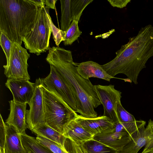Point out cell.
Listing matches in <instances>:
<instances>
[{
	"mask_svg": "<svg viewBox=\"0 0 153 153\" xmlns=\"http://www.w3.org/2000/svg\"><path fill=\"white\" fill-rule=\"evenodd\" d=\"M46 60L70 86L76 101V112L86 118L97 117L94 109L101 104L94 85L78 74L71 51L59 47L50 48Z\"/></svg>",
	"mask_w": 153,
	"mask_h": 153,
	"instance_id": "6da1fadb",
	"label": "cell"
},
{
	"mask_svg": "<svg viewBox=\"0 0 153 153\" xmlns=\"http://www.w3.org/2000/svg\"><path fill=\"white\" fill-rule=\"evenodd\" d=\"M128 39L116 52L115 57L102 66L111 76L123 74L137 84L140 72L153 56V26L149 25L141 27L136 36Z\"/></svg>",
	"mask_w": 153,
	"mask_h": 153,
	"instance_id": "7a4b0ae2",
	"label": "cell"
},
{
	"mask_svg": "<svg viewBox=\"0 0 153 153\" xmlns=\"http://www.w3.org/2000/svg\"><path fill=\"white\" fill-rule=\"evenodd\" d=\"M40 6L33 0H0V32L21 45L35 24Z\"/></svg>",
	"mask_w": 153,
	"mask_h": 153,
	"instance_id": "3957f363",
	"label": "cell"
},
{
	"mask_svg": "<svg viewBox=\"0 0 153 153\" xmlns=\"http://www.w3.org/2000/svg\"><path fill=\"white\" fill-rule=\"evenodd\" d=\"M45 123L62 134L65 126L78 114L54 94L42 86Z\"/></svg>",
	"mask_w": 153,
	"mask_h": 153,
	"instance_id": "277c9868",
	"label": "cell"
},
{
	"mask_svg": "<svg viewBox=\"0 0 153 153\" xmlns=\"http://www.w3.org/2000/svg\"><path fill=\"white\" fill-rule=\"evenodd\" d=\"M49 8L45 5L39 7L35 24L23 42L30 53L39 56L50 48L49 40L52 30L48 17Z\"/></svg>",
	"mask_w": 153,
	"mask_h": 153,
	"instance_id": "5b68a950",
	"label": "cell"
},
{
	"mask_svg": "<svg viewBox=\"0 0 153 153\" xmlns=\"http://www.w3.org/2000/svg\"><path fill=\"white\" fill-rule=\"evenodd\" d=\"M27 50L21 45L14 42L12 46L10 62L4 65V74L8 78L29 80L27 71V60L30 57Z\"/></svg>",
	"mask_w": 153,
	"mask_h": 153,
	"instance_id": "8992f818",
	"label": "cell"
},
{
	"mask_svg": "<svg viewBox=\"0 0 153 153\" xmlns=\"http://www.w3.org/2000/svg\"><path fill=\"white\" fill-rule=\"evenodd\" d=\"M50 66L49 74L46 77L41 79L42 85L60 98L76 112V101L70 86L54 67L51 65Z\"/></svg>",
	"mask_w": 153,
	"mask_h": 153,
	"instance_id": "52a82bcc",
	"label": "cell"
},
{
	"mask_svg": "<svg viewBox=\"0 0 153 153\" xmlns=\"http://www.w3.org/2000/svg\"><path fill=\"white\" fill-rule=\"evenodd\" d=\"M96 91L103 109V116L116 123L119 122L117 112L118 105L121 102L122 93L116 90L114 85H94Z\"/></svg>",
	"mask_w": 153,
	"mask_h": 153,
	"instance_id": "ba28073f",
	"label": "cell"
},
{
	"mask_svg": "<svg viewBox=\"0 0 153 153\" xmlns=\"http://www.w3.org/2000/svg\"><path fill=\"white\" fill-rule=\"evenodd\" d=\"M35 83L34 94L28 104L30 109L26 110V114L27 127L31 131L45 123L41 78L37 79Z\"/></svg>",
	"mask_w": 153,
	"mask_h": 153,
	"instance_id": "9c48e42d",
	"label": "cell"
},
{
	"mask_svg": "<svg viewBox=\"0 0 153 153\" xmlns=\"http://www.w3.org/2000/svg\"><path fill=\"white\" fill-rule=\"evenodd\" d=\"M93 139L120 152L131 140V136L118 122L115 123L113 128L94 135Z\"/></svg>",
	"mask_w": 153,
	"mask_h": 153,
	"instance_id": "30bf717a",
	"label": "cell"
},
{
	"mask_svg": "<svg viewBox=\"0 0 153 153\" xmlns=\"http://www.w3.org/2000/svg\"><path fill=\"white\" fill-rule=\"evenodd\" d=\"M35 84L29 80L8 78L5 85L11 91L13 100L28 104L34 94Z\"/></svg>",
	"mask_w": 153,
	"mask_h": 153,
	"instance_id": "8fae6325",
	"label": "cell"
},
{
	"mask_svg": "<svg viewBox=\"0 0 153 153\" xmlns=\"http://www.w3.org/2000/svg\"><path fill=\"white\" fill-rule=\"evenodd\" d=\"M76 120L88 132L94 136L114 128L115 123L108 117L102 115L95 118H86L78 114Z\"/></svg>",
	"mask_w": 153,
	"mask_h": 153,
	"instance_id": "7c38bea8",
	"label": "cell"
},
{
	"mask_svg": "<svg viewBox=\"0 0 153 153\" xmlns=\"http://www.w3.org/2000/svg\"><path fill=\"white\" fill-rule=\"evenodd\" d=\"M153 120L150 119L146 128L143 126L131 135V140L119 153H138L145 146L152 133Z\"/></svg>",
	"mask_w": 153,
	"mask_h": 153,
	"instance_id": "4fadbf2b",
	"label": "cell"
},
{
	"mask_svg": "<svg viewBox=\"0 0 153 153\" xmlns=\"http://www.w3.org/2000/svg\"><path fill=\"white\" fill-rule=\"evenodd\" d=\"M10 113L5 123L15 127L19 134L25 131L27 128L26 121L27 104L13 100L9 101Z\"/></svg>",
	"mask_w": 153,
	"mask_h": 153,
	"instance_id": "5bb4252c",
	"label": "cell"
},
{
	"mask_svg": "<svg viewBox=\"0 0 153 153\" xmlns=\"http://www.w3.org/2000/svg\"><path fill=\"white\" fill-rule=\"evenodd\" d=\"M76 70L83 78L88 79L91 77L97 78L110 82L111 79L115 78L108 74L97 63L89 61L75 64Z\"/></svg>",
	"mask_w": 153,
	"mask_h": 153,
	"instance_id": "9a60e30c",
	"label": "cell"
},
{
	"mask_svg": "<svg viewBox=\"0 0 153 153\" xmlns=\"http://www.w3.org/2000/svg\"><path fill=\"white\" fill-rule=\"evenodd\" d=\"M37 140L54 153H85L81 144L66 138L64 147L44 138L37 136Z\"/></svg>",
	"mask_w": 153,
	"mask_h": 153,
	"instance_id": "2e32d148",
	"label": "cell"
},
{
	"mask_svg": "<svg viewBox=\"0 0 153 153\" xmlns=\"http://www.w3.org/2000/svg\"><path fill=\"white\" fill-rule=\"evenodd\" d=\"M62 134L66 138L79 144L93 139L94 137L82 126L75 118L66 125Z\"/></svg>",
	"mask_w": 153,
	"mask_h": 153,
	"instance_id": "e0dca14e",
	"label": "cell"
},
{
	"mask_svg": "<svg viewBox=\"0 0 153 153\" xmlns=\"http://www.w3.org/2000/svg\"><path fill=\"white\" fill-rule=\"evenodd\" d=\"M6 128L5 153H27L22 145L19 134L16 128L6 124Z\"/></svg>",
	"mask_w": 153,
	"mask_h": 153,
	"instance_id": "ac0fdd59",
	"label": "cell"
},
{
	"mask_svg": "<svg viewBox=\"0 0 153 153\" xmlns=\"http://www.w3.org/2000/svg\"><path fill=\"white\" fill-rule=\"evenodd\" d=\"M31 131L37 136L53 142L63 147L66 139L62 134L52 128L45 123L40 125Z\"/></svg>",
	"mask_w": 153,
	"mask_h": 153,
	"instance_id": "d6986e66",
	"label": "cell"
},
{
	"mask_svg": "<svg viewBox=\"0 0 153 153\" xmlns=\"http://www.w3.org/2000/svg\"><path fill=\"white\" fill-rule=\"evenodd\" d=\"M19 135L22 145L27 153H54L38 142L36 138L27 135L25 131Z\"/></svg>",
	"mask_w": 153,
	"mask_h": 153,
	"instance_id": "ffe728a7",
	"label": "cell"
},
{
	"mask_svg": "<svg viewBox=\"0 0 153 153\" xmlns=\"http://www.w3.org/2000/svg\"><path fill=\"white\" fill-rule=\"evenodd\" d=\"M81 144L85 153H119L115 149L93 138Z\"/></svg>",
	"mask_w": 153,
	"mask_h": 153,
	"instance_id": "44dd1931",
	"label": "cell"
},
{
	"mask_svg": "<svg viewBox=\"0 0 153 153\" xmlns=\"http://www.w3.org/2000/svg\"><path fill=\"white\" fill-rule=\"evenodd\" d=\"M61 16L60 29L66 31L69 28L72 21L71 10V0H60Z\"/></svg>",
	"mask_w": 153,
	"mask_h": 153,
	"instance_id": "7402d4cb",
	"label": "cell"
},
{
	"mask_svg": "<svg viewBox=\"0 0 153 153\" xmlns=\"http://www.w3.org/2000/svg\"><path fill=\"white\" fill-rule=\"evenodd\" d=\"M93 0H71V10L72 21H79L82 13Z\"/></svg>",
	"mask_w": 153,
	"mask_h": 153,
	"instance_id": "603a6c76",
	"label": "cell"
},
{
	"mask_svg": "<svg viewBox=\"0 0 153 153\" xmlns=\"http://www.w3.org/2000/svg\"><path fill=\"white\" fill-rule=\"evenodd\" d=\"M78 22L75 20L72 21L68 29L65 31L64 40L63 41L65 45H71L82 34L79 30Z\"/></svg>",
	"mask_w": 153,
	"mask_h": 153,
	"instance_id": "cb8c5ba5",
	"label": "cell"
},
{
	"mask_svg": "<svg viewBox=\"0 0 153 153\" xmlns=\"http://www.w3.org/2000/svg\"><path fill=\"white\" fill-rule=\"evenodd\" d=\"M117 112L119 122L125 127H128L135 124L137 120L134 116L126 111L122 105L121 103L117 107Z\"/></svg>",
	"mask_w": 153,
	"mask_h": 153,
	"instance_id": "d4e9b609",
	"label": "cell"
},
{
	"mask_svg": "<svg viewBox=\"0 0 153 153\" xmlns=\"http://www.w3.org/2000/svg\"><path fill=\"white\" fill-rule=\"evenodd\" d=\"M0 44L5 54L7 64H9L10 57L11 51L13 42L2 32H0Z\"/></svg>",
	"mask_w": 153,
	"mask_h": 153,
	"instance_id": "484cf974",
	"label": "cell"
},
{
	"mask_svg": "<svg viewBox=\"0 0 153 153\" xmlns=\"http://www.w3.org/2000/svg\"><path fill=\"white\" fill-rule=\"evenodd\" d=\"M48 17L51 28L53 39L56 45L59 47L61 42L64 40L65 31L57 28L55 26L52 21L49 13L48 14Z\"/></svg>",
	"mask_w": 153,
	"mask_h": 153,
	"instance_id": "4316f807",
	"label": "cell"
},
{
	"mask_svg": "<svg viewBox=\"0 0 153 153\" xmlns=\"http://www.w3.org/2000/svg\"><path fill=\"white\" fill-rule=\"evenodd\" d=\"M0 148L4 149L6 135V124L0 114Z\"/></svg>",
	"mask_w": 153,
	"mask_h": 153,
	"instance_id": "83f0119b",
	"label": "cell"
},
{
	"mask_svg": "<svg viewBox=\"0 0 153 153\" xmlns=\"http://www.w3.org/2000/svg\"><path fill=\"white\" fill-rule=\"evenodd\" d=\"M108 1L113 7L121 8L125 7L131 1V0H108Z\"/></svg>",
	"mask_w": 153,
	"mask_h": 153,
	"instance_id": "f1b7e54d",
	"label": "cell"
},
{
	"mask_svg": "<svg viewBox=\"0 0 153 153\" xmlns=\"http://www.w3.org/2000/svg\"><path fill=\"white\" fill-rule=\"evenodd\" d=\"M57 1V0H44V4L48 8L55 9V4Z\"/></svg>",
	"mask_w": 153,
	"mask_h": 153,
	"instance_id": "f546056e",
	"label": "cell"
},
{
	"mask_svg": "<svg viewBox=\"0 0 153 153\" xmlns=\"http://www.w3.org/2000/svg\"><path fill=\"white\" fill-rule=\"evenodd\" d=\"M152 147H153V122L152 123V135L145 146L143 150H146Z\"/></svg>",
	"mask_w": 153,
	"mask_h": 153,
	"instance_id": "4dcf8cb0",
	"label": "cell"
},
{
	"mask_svg": "<svg viewBox=\"0 0 153 153\" xmlns=\"http://www.w3.org/2000/svg\"><path fill=\"white\" fill-rule=\"evenodd\" d=\"M141 153H153V147L146 150H143Z\"/></svg>",
	"mask_w": 153,
	"mask_h": 153,
	"instance_id": "1f68e13d",
	"label": "cell"
},
{
	"mask_svg": "<svg viewBox=\"0 0 153 153\" xmlns=\"http://www.w3.org/2000/svg\"><path fill=\"white\" fill-rule=\"evenodd\" d=\"M0 153H5L4 149L0 148Z\"/></svg>",
	"mask_w": 153,
	"mask_h": 153,
	"instance_id": "d6a6232c",
	"label": "cell"
}]
</instances>
